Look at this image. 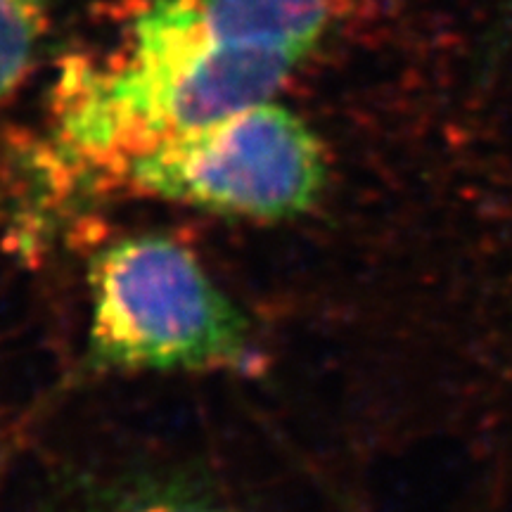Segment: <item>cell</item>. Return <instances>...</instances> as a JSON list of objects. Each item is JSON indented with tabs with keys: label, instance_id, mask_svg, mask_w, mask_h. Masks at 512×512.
<instances>
[{
	"label": "cell",
	"instance_id": "cell-1",
	"mask_svg": "<svg viewBox=\"0 0 512 512\" xmlns=\"http://www.w3.org/2000/svg\"><path fill=\"white\" fill-rule=\"evenodd\" d=\"M304 57L273 48H126L107 62H69L50 107L55 162L114 183L145 152L273 100Z\"/></svg>",
	"mask_w": 512,
	"mask_h": 512
},
{
	"label": "cell",
	"instance_id": "cell-2",
	"mask_svg": "<svg viewBox=\"0 0 512 512\" xmlns=\"http://www.w3.org/2000/svg\"><path fill=\"white\" fill-rule=\"evenodd\" d=\"M91 311L88 349L98 368L219 370L254 358L245 313L166 235H133L98 252Z\"/></svg>",
	"mask_w": 512,
	"mask_h": 512
},
{
	"label": "cell",
	"instance_id": "cell-3",
	"mask_svg": "<svg viewBox=\"0 0 512 512\" xmlns=\"http://www.w3.org/2000/svg\"><path fill=\"white\" fill-rule=\"evenodd\" d=\"M325 152L287 107L266 100L145 152L114 183L247 219H290L323 195Z\"/></svg>",
	"mask_w": 512,
	"mask_h": 512
},
{
	"label": "cell",
	"instance_id": "cell-4",
	"mask_svg": "<svg viewBox=\"0 0 512 512\" xmlns=\"http://www.w3.org/2000/svg\"><path fill=\"white\" fill-rule=\"evenodd\" d=\"M335 10L337 0H152L133 19L126 48H273L309 55Z\"/></svg>",
	"mask_w": 512,
	"mask_h": 512
},
{
	"label": "cell",
	"instance_id": "cell-5",
	"mask_svg": "<svg viewBox=\"0 0 512 512\" xmlns=\"http://www.w3.org/2000/svg\"><path fill=\"white\" fill-rule=\"evenodd\" d=\"M46 24V0H0V107L27 79Z\"/></svg>",
	"mask_w": 512,
	"mask_h": 512
},
{
	"label": "cell",
	"instance_id": "cell-6",
	"mask_svg": "<svg viewBox=\"0 0 512 512\" xmlns=\"http://www.w3.org/2000/svg\"><path fill=\"white\" fill-rule=\"evenodd\" d=\"M124 512H209L204 508H197V505L192 503H183V501H147V503H140V505H133V508H128Z\"/></svg>",
	"mask_w": 512,
	"mask_h": 512
}]
</instances>
